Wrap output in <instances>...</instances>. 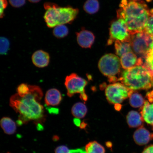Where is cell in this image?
Returning <instances> with one entry per match:
<instances>
[{
  "label": "cell",
  "instance_id": "1",
  "mask_svg": "<svg viewBox=\"0 0 153 153\" xmlns=\"http://www.w3.org/2000/svg\"><path fill=\"white\" fill-rule=\"evenodd\" d=\"M43 92L39 86L30 85L27 94L16 93L10 99V105L19 114V121L25 122L41 119L43 116L44 108L41 103Z\"/></svg>",
  "mask_w": 153,
  "mask_h": 153
},
{
  "label": "cell",
  "instance_id": "2",
  "mask_svg": "<svg viewBox=\"0 0 153 153\" xmlns=\"http://www.w3.org/2000/svg\"><path fill=\"white\" fill-rule=\"evenodd\" d=\"M117 10L118 19H123L131 35L144 31L150 15L148 6L143 1L122 0Z\"/></svg>",
  "mask_w": 153,
  "mask_h": 153
},
{
  "label": "cell",
  "instance_id": "3",
  "mask_svg": "<svg viewBox=\"0 0 153 153\" xmlns=\"http://www.w3.org/2000/svg\"><path fill=\"white\" fill-rule=\"evenodd\" d=\"M119 79L133 91L153 87V74L143 64L124 71Z\"/></svg>",
  "mask_w": 153,
  "mask_h": 153
},
{
  "label": "cell",
  "instance_id": "4",
  "mask_svg": "<svg viewBox=\"0 0 153 153\" xmlns=\"http://www.w3.org/2000/svg\"><path fill=\"white\" fill-rule=\"evenodd\" d=\"M44 6L46 10L44 18L47 26L50 28L71 24L79 13L77 9L70 6L61 7L53 3H46Z\"/></svg>",
  "mask_w": 153,
  "mask_h": 153
},
{
  "label": "cell",
  "instance_id": "5",
  "mask_svg": "<svg viewBox=\"0 0 153 153\" xmlns=\"http://www.w3.org/2000/svg\"><path fill=\"white\" fill-rule=\"evenodd\" d=\"M130 43L134 52L143 58L153 47V36L145 31L138 32L131 35Z\"/></svg>",
  "mask_w": 153,
  "mask_h": 153
},
{
  "label": "cell",
  "instance_id": "6",
  "mask_svg": "<svg viewBox=\"0 0 153 153\" xmlns=\"http://www.w3.org/2000/svg\"><path fill=\"white\" fill-rule=\"evenodd\" d=\"M87 84L85 80L78 76L75 73H72L66 76L65 79L67 95L72 97L76 94H79L80 97L82 100L86 101L88 97L85 93V88Z\"/></svg>",
  "mask_w": 153,
  "mask_h": 153
},
{
  "label": "cell",
  "instance_id": "7",
  "mask_svg": "<svg viewBox=\"0 0 153 153\" xmlns=\"http://www.w3.org/2000/svg\"><path fill=\"white\" fill-rule=\"evenodd\" d=\"M133 91L123 84L116 83L107 86L105 89V95L111 104H119L129 97Z\"/></svg>",
  "mask_w": 153,
  "mask_h": 153
},
{
  "label": "cell",
  "instance_id": "8",
  "mask_svg": "<svg viewBox=\"0 0 153 153\" xmlns=\"http://www.w3.org/2000/svg\"><path fill=\"white\" fill-rule=\"evenodd\" d=\"M120 59L112 53L103 56L99 61L98 66L102 73L108 78L114 77L119 74L121 68Z\"/></svg>",
  "mask_w": 153,
  "mask_h": 153
},
{
  "label": "cell",
  "instance_id": "9",
  "mask_svg": "<svg viewBox=\"0 0 153 153\" xmlns=\"http://www.w3.org/2000/svg\"><path fill=\"white\" fill-rule=\"evenodd\" d=\"M110 39L108 42L111 44L114 41L131 42V35L123 19H118L111 25L110 30Z\"/></svg>",
  "mask_w": 153,
  "mask_h": 153
},
{
  "label": "cell",
  "instance_id": "10",
  "mask_svg": "<svg viewBox=\"0 0 153 153\" xmlns=\"http://www.w3.org/2000/svg\"><path fill=\"white\" fill-rule=\"evenodd\" d=\"M120 63L122 68L125 70L141 65L143 64V57H137L133 51H130L123 54L120 57Z\"/></svg>",
  "mask_w": 153,
  "mask_h": 153
},
{
  "label": "cell",
  "instance_id": "11",
  "mask_svg": "<svg viewBox=\"0 0 153 153\" xmlns=\"http://www.w3.org/2000/svg\"><path fill=\"white\" fill-rule=\"evenodd\" d=\"M133 139L136 144L143 146L148 144L153 139V133H151L143 126L139 127L134 133Z\"/></svg>",
  "mask_w": 153,
  "mask_h": 153
},
{
  "label": "cell",
  "instance_id": "12",
  "mask_svg": "<svg viewBox=\"0 0 153 153\" xmlns=\"http://www.w3.org/2000/svg\"><path fill=\"white\" fill-rule=\"evenodd\" d=\"M76 36L78 43L82 48H91L94 42L95 36L88 30H82L76 33Z\"/></svg>",
  "mask_w": 153,
  "mask_h": 153
},
{
  "label": "cell",
  "instance_id": "13",
  "mask_svg": "<svg viewBox=\"0 0 153 153\" xmlns=\"http://www.w3.org/2000/svg\"><path fill=\"white\" fill-rule=\"evenodd\" d=\"M50 59L49 53L41 50L36 51L32 56V62L38 68H44L48 65Z\"/></svg>",
  "mask_w": 153,
  "mask_h": 153
},
{
  "label": "cell",
  "instance_id": "14",
  "mask_svg": "<svg viewBox=\"0 0 153 153\" xmlns=\"http://www.w3.org/2000/svg\"><path fill=\"white\" fill-rule=\"evenodd\" d=\"M62 100L61 93L58 89L51 88L46 93L45 101L48 106H56L60 104Z\"/></svg>",
  "mask_w": 153,
  "mask_h": 153
},
{
  "label": "cell",
  "instance_id": "15",
  "mask_svg": "<svg viewBox=\"0 0 153 153\" xmlns=\"http://www.w3.org/2000/svg\"><path fill=\"white\" fill-rule=\"evenodd\" d=\"M140 114L143 121L150 125L153 130V103L145 101L141 108Z\"/></svg>",
  "mask_w": 153,
  "mask_h": 153
},
{
  "label": "cell",
  "instance_id": "16",
  "mask_svg": "<svg viewBox=\"0 0 153 153\" xmlns=\"http://www.w3.org/2000/svg\"><path fill=\"white\" fill-rule=\"evenodd\" d=\"M127 123L131 128H139L143 126V120L141 114L134 111H131L128 113L127 117Z\"/></svg>",
  "mask_w": 153,
  "mask_h": 153
},
{
  "label": "cell",
  "instance_id": "17",
  "mask_svg": "<svg viewBox=\"0 0 153 153\" xmlns=\"http://www.w3.org/2000/svg\"><path fill=\"white\" fill-rule=\"evenodd\" d=\"M1 126L5 133L7 134H13L16 132V124L10 118L4 117L1 118Z\"/></svg>",
  "mask_w": 153,
  "mask_h": 153
},
{
  "label": "cell",
  "instance_id": "18",
  "mask_svg": "<svg viewBox=\"0 0 153 153\" xmlns=\"http://www.w3.org/2000/svg\"><path fill=\"white\" fill-rule=\"evenodd\" d=\"M115 48L117 55L120 57L126 53L132 51L131 43L129 42L116 41L115 43Z\"/></svg>",
  "mask_w": 153,
  "mask_h": 153
},
{
  "label": "cell",
  "instance_id": "19",
  "mask_svg": "<svg viewBox=\"0 0 153 153\" xmlns=\"http://www.w3.org/2000/svg\"><path fill=\"white\" fill-rule=\"evenodd\" d=\"M87 112V109L86 105L82 102L76 103L72 106V114L74 117L77 118H83L86 115Z\"/></svg>",
  "mask_w": 153,
  "mask_h": 153
},
{
  "label": "cell",
  "instance_id": "20",
  "mask_svg": "<svg viewBox=\"0 0 153 153\" xmlns=\"http://www.w3.org/2000/svg\"><path fill=\"white\" fill-rule=\"evenodd\" d=\"M86 153H105L104 147L96 141H91L86 145Z\"/></svg>",
  "mask_w": 153,
  "mask_h": 153
},
{
  "label": "cell",
  "instance_id": "21",
  "mask_svg": "<svg viewBox=\"0 0 153 153\" xmlns=\"http://www.w3.org/2000/svg\"><path fill=\"white\" fill-rule=\"evenodd\" d=\"M84 10L89 14H95L99 9V4L97 0H87L84 5Z\"/></svg>",
  "mask_w": 153,
  "mask_h": 153
},
{
  "label": "cell",
  "instance_id": "22",
  "mask_svg": "<svg viewBox=\"0 0 153 153\" xmlns=\"http://www.w3.org/2000/svg\"><path fill=\"white\" fill-rule=\"evenodd\" d=\"M129 98L130 104L134 108L142 107L145 102L142 96L137 93L133 92L130 96Z\"/></svg>",
  "mask_w": 153,
  "mask_h": 153
},
{
  "label": "cell",
  "instance_id": "23",
  "mask_svg": "<svg viewBox=\"0 0 153 153\" xmlns=\"http://www.w3.org/2000/svg\"><path fill=\"white\" fill-rule=\"evenodd\" d=\"M53 35L57 38H62L68 35V29L65 25H60L55 27L53 31Z\"/></svg>",
  "mask_w": 153,
  "mask_h": 153
},
{
  "label": "cell",
  "instance_id": "24",
  "mask_svg": "<svg viewBox=\"0 0 153 153\" xmlns=\"http://www.w3.org/2000/svg\"><path fill=\"white\" fill-rule=\"evenodd\" d=\"M143 59H145L143 64L153 74V46L150 51Z\"/></svg>",
  "mask_w": 153,
  "mask_h": 153
},
{
  "label": "cell",
  "instance_id": "25",
  "mask_svg": "<svg viewBox=\"0 0 153 153\" xmlns=\"http://www.w3.org/2000/svg\"><path fill=\"white\" fill-rule=\"evenodd\" d=\"M0 53L1 55H4L7 54L9 51L10 45L9 40L7 38L1 37L0 39Z\"/></svg>",
  "mask_w": 153,
  "mask_h": 153
},
{
  "label": "cell",
  "instance_id": "26",
  "mask_svg": "<svg viewBox=\"0 0 153 153\" xmlns=\"http://www.w3.org/2000/svg\"><path fill=\"white\" fill-rule=\"evenodd\" d=\"M150 11V15L147 22L144 31L146 33L153 36V9H151Z\"/></svg>",
  "mask_w": 153,
  "mask_h": 153
},
{
  "label": "cell",
  "instance_id": "27",
  "mask_svg": "<svg viewBox=\"0 0 153 153\" xmlns=\"http://www.w3.org/2000/svg\"><path fill=\"white\" fill-rule=\"evenodd\" d=\"M29 91L30 85L26 83L21 84L17 88V93L21 96L27 94Z\"/></svg>",
  "mask_w": 153,
  "mask_h": 153
},
{
  "label": "cell",
  "instance_id": "28",
  "mask_svg": "<svg viewBox=\"0 0 153 153\" xmlns=\"http://www.w3.org/2000/svg\"><path fill=\"white\" fill-rule=\"evenodd\" d=\"M9 1L10 4L16 8L22 7L26 3V0H9Z\"/></svg>",
  "mask_w": 153,
  "mask_h": 153
},
{
  "label": "cell",
  "instance_id": "29",
  "mask_svg": "<svg viewBox=\"0 0 153 153\" xmlns=\"http://www.w3.org/2000/svg\"><path fill=\"white\" fill-rule=\"evenodd\" d=\"M7 0H1V13H0V17L2 18L4 16V11L5 9L7 8Z\"/></svg>",
  "mask_w": 153,
  "mask_h": 153
},
{
  "label": "cell",
  "instance_id": "30",
  "mask_svg": "<svg viewBox=\"0 0 153 153\" xmlns=\"http://www.w3.org/2000/svg\"><path fill=\"white\" fill-rule=\"evenodd\" d=\"M72 150L69 149L68 147L61 146L57 147L55 149V153H71Z\"/></svg>",
  "mask_w": 153,
  "mask_h": 153
},
{
  "label": "cell",
  "instance_id": "31",
  "mask_svg": "<svg viewBox=\"0 0 153 153\" xmlns=\"http://www.w3.org/2000/svg\"><path fill=\"white\" fill-rule=\"evenodd\" d=\"M142 153H153V145H149L146 147L143 151Z\"/></svg>",
  "mask_w": 153,
  "mask_h": 153
},
{
  "label": "cell",
  "instance_id": "32",
  "mask_svg": "<svg viewBox=\"0 0 153 153\" xmlns=\"http://www.w3.org/2000/svg\"><path fill=\"white\" fill-rule=\"evenodd\" d=\"M146 97L149 102L153 103V90L147 93Z\"/></svg>",
  "mask_w": 153,
  "mask_h": 153
},
{
  "label": "cell",
  "instance_id": "33",
  "mask_svg": "<svg viewBox=\"0 0 153 153\" xmlns=\"http://www.w3.org/2000/svg\"><path fill=\"white\" fill-rule=\"evenodd\" d=\"M71 153H86V152L81 149H78L72 150Z\"/></svg>",
  "mask_w": 153,
  "mask_h": 153
},
{
  "label": "cell",
  "instance_id": "34",
  "mask_svg": "<svg viewBox=\"0 0 153 153\" xmlns=\"http://www.w3.org/2000/svg\"><path fill=\"white\" fill-rule=\"evenodd\" d=\"M30 3H37L39 2L41 0H28Z\"/></svg>",
  "mask_w": 153,
  "mask_h": 153
},
{
  "label": "cell",
  "instance_id": "35",
  "mask_svg": "<svg viewBox=\"0 0 153 153\" xmlns=\"http://www.w3.org/2000/svg\"><path fill=\"white\" fill-rule=\"evenodd\" d=\"M131 1H140V0H131Z\"/></svg>",
  "mask_w": 153,
  "mask_h": 153
},
{
  "label": "cell",
  "instance_id": "36",
  "mask_svg": "<svg viewBox=\"0 0 153 153\" xmlns=\"http://www.w3.org/2000/svg\"><path fill=\"white\" fill-rule=\"evenodd\" d=\"M147 1H150V0H146Z\"/></svg>",
  "mask_w": 153,
  "mask_h": 153
},
{
  "label": "cell",
  "instance_id": "37",
  "mask_svg": "<svg viewBox=\"0 0 153 153\" xmlns=\"http://www.w3.org/2000/svg\"></svg>",
  "mask_w": 153,
  "mask_h": 153
}]
</instances>
